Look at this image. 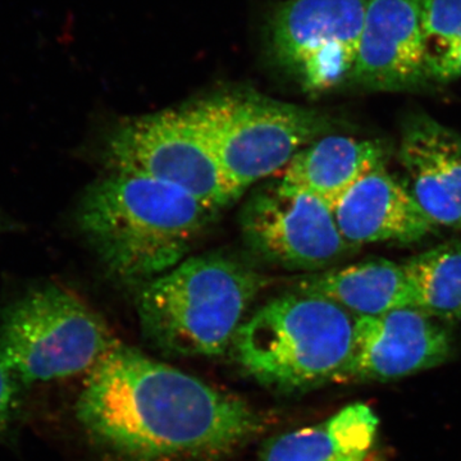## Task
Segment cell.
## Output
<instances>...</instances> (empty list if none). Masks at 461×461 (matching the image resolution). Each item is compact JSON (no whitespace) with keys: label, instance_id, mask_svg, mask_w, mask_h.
Wrapping results in <instances>:
<instances>
[{"label":"cell","instance_id":"4fadbf2b","mask_svg":"<svg viewBox=\"0 0 461 461\" xmlns=\"http://www.w3.org/2000/svg\"><path fill=\"white\" fill-rule=\"evenodd\" d=\"M342 238L351 248L375 242L420 241L435 229L408 187L375 167L333 209Z\"/></svg>","mask_w":461,"mask_h":461},{"label":"cell","instance_id":"7c38bea8","mask_svg":"<svg viewBox=\"0 0 461 461\" xmlns=\"http://www.w3.org/2000/svg\"><path fill=\"white\" fill-rule=\"evenodd\" d=\"M400 162L409 191L435 226L461 230V135L427 114L403 123Z\"/></svg>","mask_w":461,"mask_h":461},{"label":"cell","instance_id":"7402d4cb","mask_svg":"<svg viewBox=\"0 0 461 461\" xmlns=\"http://www.w3.org/2000/svg\"><path fill=\"white\" fill-rule=\"evenodd\" d=\"M366 461H382L381 459H378V457H368Z\"/></svg>","mask_w":461,"mask_h":461},{"label":"cell","instance_id":"5b68a950","mask_svg":"<svg viewBox=\"0 0 461 461\" xmlns=\"http://www.w3.org/2000/svg\"><path fill=\"white\" fill-rule=\"evenodd\" d=\"M117 341L74 291L42 281L0 308V368L33 384L87 373Z\"/></svg>","mask_w":461,"mask_h":461},{"label":"cell","instance_id":"ba28073f","mask_svg":"<svg viewBox=\"0 0 461 461\" xmlns=\"http://www.w3.org/2000/svg\"><path fill=\"white\" fill-rule=\"evenodd\" d=\"M240 222L254 253L293 271H324L353 249L342 238L330 206L282 180L254 194Z\"/></svg>","mask_w":461,"mask_h":461},{"label":"cell","instance_id":"3957f363","mask_svg":"<svg viewBox=\"0 0 461 461\" xmlns=\"http://www.w3.org/2000/svg\"><path fill=\"white\" fill-rule=\"evenodd\" d=\"M264 285L259 273L233 258H186L142 285L136 299L142 333L168 354H223Z\"/></svg>","mask_w":461,"mask_h":461},{"label":"cell","instance_id":"d6986e66","mask_svg":"<svg viewBox=\"0 0 461 461\" xmlns=\"http://www.w3.org/2000/svg\"><path fill=\"white\" fill-rule=\"evenodd\" d=\"M18 384L0 368V433L7 429L14 411Z\"/></svg>","mask_w":461,"mask_h":461},{"label":"cell","instance_id":"9a60e30c","mask_svg":"<svg viewBox=\"0 0 461 461\" xmlns=\"http://www.w3.org/2000/svg\"><path fill=\"white\" fill-rule=\"evenodd\" d=\"M386 150L378 141L330 135L299 151L281 180L308 191L335 209L346 193L375 167L384 165Z\"/></svg>","mask_w":461,"mask_h":461},{"label":"cell","instance_id":"8fae6325","mask_svg":"<svg viewBox=\"0 0 461 461\" xmlns=\"http://www.w3.org/2000/svg\"><path fill=\"white\" fill-rule=\"evenodd\" d=\"M350 80L379 91L420 89L432 83L420 0H368Z\"/></svg>","mask_w":461,"mask_h":461},{"label":"cell","instance_id":"52a82bcc","mask_svg":"<svg viewBox=\"0 0 461 461\" xmlns=\"http://www.w3.org/2000/svg\"><path fill=\"white\" fill-rule=\"evenodd\" d=\"M99 158L107 172L173 185L217 212L238 199L187 105L114 123L103 135Z\"/></svg>","mask_w":461,"mask_h":461},{"label":"cell","instance_id":"5bb4252c","mask_svg":"<svg viewBox=\"0 0 461 461\" xmlns=\"http://www.w3.org/2000/svg\"><path fill=\"white\" fill-rule=\"evenodd\" d=\"M297 291L330 300L354 317L414 308L405 267L387 259H366L315 272L299 281Z\"/></svg>","mask_w":461,"mask_h":461},{"label":"cell","instance_id":"6da1fadb","mask_svg":"<svg viewBox=\"0 0 461 461\" xmlns=\"http://www.w3.org/2000/svg\"><path fill=\"white\" fill-rule=\"evenodd\" d=\"M87 436L121 461H212L264 429L248 402L115 341L76 403Z\"/></svg>","mask_w":461,"mask_h":461},{"label":"cell","instance_id":"ffe728a7","mask_svg":"<svg viewBox=\"0 0 461 461\" xmlns=\"http://www.w3.org/2000/svg\"><path fill=\"white\" fill-rule=\"evenodd\" d=\"M20 223L12 220V218L0 208V235H3V233L14 232V230H20Z\"/></svg>","mask_w":461,"mask_h":461},{"label":"cell","instance_id":"7a4b0ae2","mask_svg":"<svg viewBox=\"0 0 461 461\" xmlns=\"http://www.w3.org/2000/svg\"><path fill=\"white\" fill-rule=\"evenodd\" d=\"M217 213L180 187L107 172L84 191L75 224L112 278L144 285L186 259Z\"/></svg>","mask_w":461,"mask_h":461},{"label":"cell","instance_id":"2e32d148","mask_svg":"<svg viewBox=\"0 0 461 461\" xmlns=\"http://www.w3.org/2000/svg\"><path fill=\"white\" fill-rule=\"evenodd\" d=\"M378 424L371 406L351 403L321 423L269 439L259 461H366Z\"/></svg>","mask_w":461,"mask_h":461},{"label":"cell","instance_id":"8992f818","mask_svg":"<svg viewBox=\"0 0 461 461\" xmlns=\"http://www.w3.org/2000/svg\"><path fill=\"white\" fill-rule=\"evenodd\" d=\"M187 107L236 198L286 168L327 130V121L317 112L254 94H222Z\"/></svg>","mask_w":461,"mask_h":461},{"label":"cell","instance_id":"30bf717a","mask_svg":"<svg viewBox=\"0 0 461 461\" xmlns=\"http://www.w3.org/2000/svg\"><path fill=\"white\" fill-rule=\"evenodd\" d=\"M453 348L450 330L417 308L355 317L353 351L339 381H395L442 366Z\"/></svg>","mask_w":461,"mask_h":461},{"label":"cell","instance_id":"9c48e42d","mask_svg":"<svg viewBox=\"0 0 461 461\" xmlns=\"http://www.w3.org/2000/svg\"><path fill=\"white\" fill-rule=\"evenodd\" d=\"M366 3L288 0L272 23V51L278 65L309 93L350 80Z\"/></svg>","mask_w":461,"mask_h":461},{"label":"cell","instance_id":"277c9868","mask_svg":"<svg viewBox=\"0 0 461 461\" xmlns=\"http://www.w3.org/2000/svg\"><path fill=\"white\" fill-rule=\"evenodd\" d=\"M355 317L324 297H277L240 326L233 357L258 384L285 393L339 381L354 344Z\"/></svg>","mask_w":461,"mask_h":461},{"label":"cell","instance_id":"ac0fdd59","mask_svg":"<svg viewBox=\"0 0 461 461\" xmlns=\"http://www.w3.org/2000/svg\"><path fill=\"white\" fill-rule=\"evenodd\" d=\"M421 30L433 81L460 76L461 0H420Z\"/></svg>","mask_w":461,"mask_h":461},{"label":"cell","instance_id":"e0dca14e","mask_svg":"<svg viewBox=\"0 0 461 461\" xmlns=\"http://www.w3.org/2000/svg\"><path fill=\"white\" fill-rule=\"evenodd\" d=\"M414 308L442 321L461 320V242L448 241L403 264Z\"/></svg>","mask_w":461,"mask_h":461},{"label":"cell","instance_id":"44dd1931","mask_svg":"<svg viewBox=\"0 0 461 461\" xmlns=\"http://www.w3.org/2000/svg\"><path fill=\"white\" fill-rule=\"evenodd\" d=\"M457 68H459V72L461 75V48L459 50V54H457Z\"/></svg>","mask_w":461,"mask_h":461}]
</instances>
